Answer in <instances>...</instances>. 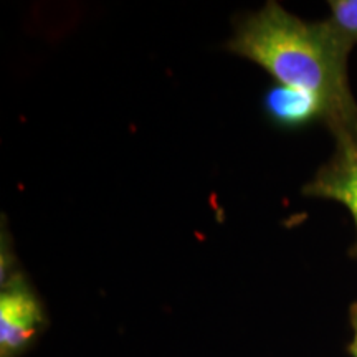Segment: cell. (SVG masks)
<instances>
[{
  "label": "cell",
  "instance_id": "6da1fadb",
  "mask_svg": "<svg viewBox=\"0 0 357 357\" xmlns=\"http://www.w3.org/2000/svg\"><path fill=\"white\" fill-rule=\"evenodd\" d=\"M227 48L260 65L278 84L318 95L328 106L326 126L357 118L347 79L352 47L329 20L306 22L278 2H266L238 22Z\"/></svg>",
  "mask_w": 357,
  "mask_h": 357
},
{
  "label": "cell",
  "instance_id": "7a4b0ae2",
  "mask_svg": "<svg viewBox=\"0 0 357 357\" xmlns=\"http://www.w3.org/2000/svg\"><path fill=\"white\" fill-rule=\"evenodd\" d=\"M334 137V153L303 189L310 197L342 204L354 218L357 230V118L328 124ZM357 258V242L351 250Z\"/></svg>",
  "mask_w": 357,
  "mask_h": 357
},
{
  "label": "cell",
  "instance_id": "3957f363",
  "mask_svg": "<svg viewBox=\"0 0 357 357\" xmlns=\"http://www.w3.org/2000/svg\"><path fill=\"white\" fill-rule=\"evenodd\" d=\"M45 312L32 287L17 273L0 293V357H20L42 331Z\"/></svg>",
  "mask_w": 357,
  "mask_h": 357
},
{
  "label": "cell",
  "instance_id": "277c9868",
  "mask_svg": "<svg viewBox=\"0 0 357 357\" xmlns=\"http://www.w3.org/2000/svg\"><path fill=\"white\" fill-rule=\"evenodd\" d=\"M263 109L278 128L298 129L328 119V106L314 93L275 83L263 96Z\"/></svg>",
  "mask_w": 357,
  "mask_h": 357
},
{
  "label": "cell",
  "instance_id": "5b68a950",
  "mask_svg": "<svg viewBox=\"0 0 357 357\" xmlns=\"http://www.w3.org/2000/svg\"><path fill=\"white\" fill-rule=\"evenodd\" d=\"M331 25L346 43H357V0H331Z\"/></svg>",
  "mask_w": 357,
  "mask_h": 357
},
{
  "label": "cell",
  "instance_id": "8992f818",
  "mask_svg": "<svg viewBox=\"0 0 357 357\" xmlns=\"http://www.w3.org/2000/svg\"><path fill=\"white\" fill-rule=\"evenodd\" d=\"M351 324H352V333H354V336H352L349 352L352 357H357V303H354V305L351 306Z\"/></svg>",
  "mask_w": 357,
  "mask_h": 357
}]
</instances>
